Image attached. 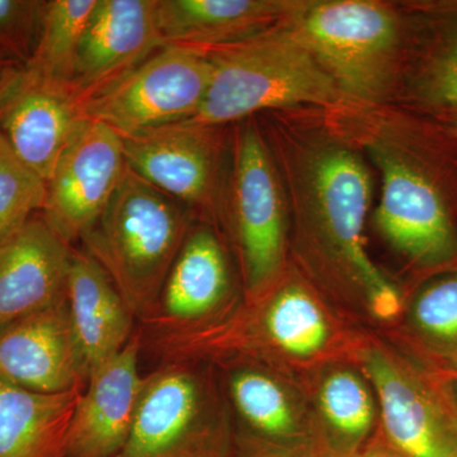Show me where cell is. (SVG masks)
<instances>
[{"instance_id":"obj_1","label":"cell","mask_w":457,"mask_h":457,"mask_svg":"<svg viewBox=\"0 0 457 457\" xmlns=\"http://www.w3.org/2000/svg\"><path fill=\"white\" fill-rule=\"evenodd\" d=\"M255 117L278 168L302 253L360 290L376 317L395 318L398 291L366 246L374 177L362 150L323 108H290Z\"/></svg>"},{"instance_id":"obj_2","label":"cell","mask_w":457,"mask_h":457,"mask_svg":"<svg viewBox=\"0 0 457 457\" xmlns=\"http://www.w3.org/2000/svg\"><path fill=\"white\" fill-rule=\"evenodd\" d=\"M330 120L380 173V197L372 221L396 253L420 266L449 261L457 249L449 196L418 150L416 129L395 104L343 102Z\"/></svg>"},{"instance_id":"obj_3","label":"cell","mask_w":457,"mask_h":457,"mask_svg":"<svg viewBox=\"0 0 457 457\" xmlns=\"http://www.w3.org/2000/svg\"><path fill=\"white\" fill-rule=\"evenodd\" d=\"M278 26L300 42L352 104H396L411 44L407 5L287 0Z\"/></svg>"},{"instance_id":"obj_4","label":"cell","mask_w":457,"mask_h":457,"mask_svg":"<svg viewBox=\"0 0 457 457\" xmlns=\"http://www.w3.org/2000/svg\"><path fill=\"white\" fill-rule=\"evenodd\" d=\"M194 216L126 164L84 251L107 273L140 324L153 318Z\"/></svg>"},{"instance_id":"obj_5","label":"cell","mask_w":457,"mask_h":457,"mask_svg":"<svg viewBox=\"0 0 457 457\" xmlns=\"http://www.w3.org/2000/svg\"><path fill=\"white\" fill-rule=\"evenodd\" d=\"M200 51L212 64V77L191 121L231 126L270 111L329 110L345 101L312 54L278 25L246 40Z\"/></svg>"},{"instance_id":"obj_6","label":"cell","mask_w":457,"mask_h":457,"mask_svg":"<svg viewBox=\"0 0 457 457\" xmlns=\"http://www.w3.org/2000/svg\"><path fill=\"white\" fill-rule=\"evenodd\" d=\"M230 420L204 362L161 363L145 375L125 447L114 457H228Z\"/></svg>"},{"instance_id":"obj_7","label":"cell","mask_w":457,"mask_h":457,"mask_svg":"<svg viewBox=\"0 0 457 457\" xmlns=\"http://www.w3.org/2000/svg\"><path fill=\"white\" fill-rule=\"evenodd\" d=\"M224 227L236 245L246 296L257 302L281 275L288 230L284 187L257 117L231 125Z\"/></svg>"},{"instance_id":"obj_8","label":"cell","mask_w":457,"mask_h":457,"mask_svg":"<svg viewBox=\"0 0 457 457\" xmlns=\"http://www.w3.org/2000/svg\"><path fill=\"white\" fill-rule=\"evenodd\" d=\"M126 164L186 207L195 220L224 225L231 126L186 121L121 137Z\"/></svg>"},{"instance_id":"obj_9","label":"cell","mask_w":457,"mask_h":457,"mask_svg":"<svg viewBox=\"0 0 457 457\" xmlns=\"http://www.w3.org/2000/svg\"><path fill=\"white\" fill-rule=\"evenodd\" d=\"M212 64L203 51L165 46L82 104L83 117L120 137L192 119L203 106Z\"/></svg>"},{"instance_id":"obj_10","label":"cell","mask_w":457,"mask_h":457,"mask_svg":"<svg viewBox=\"0 0 457 457\" xmlns=\"http://www.w3.org/2000/svg\"><path fill=\"white\" fill-rule=\"evenodd\" d=\"M86 121L73 88L33 71L4 64L0 71V135L45 182Z\"/></svg>"},{"instance_id":"obj_11","label":"cell","mask_w":457,"mask_h":457,"mask_svg":"<svg viewBox=\"0 0 457 457\" xmlns=\"http://www.w3.org/2000/svg\"><path fill=\"white\" fill-rule=\"evenodd\" d=\"M125 168L121 137L104 123L86 120L47 180L42 218L66 245L82 242L106 209Z\"/></svg>"},{"instance_id":"obj_12","label":"cell","mask_w":457,"mask_h":457,"mask_svg":"<svg viewBox=\"0 0 457 457\" xmlns=\"http://www.w3.org/2000/svg\"><path fill=\"white\" fill-rule=\"evenodd\" d=\"M233 273L218 228L195 222L186 237L145 332H182L210 326L230 314Z\"/></svg>"},{"instance_id":"obj_13","label":"cell","mask_w":457,"mask_h":457,"mask_svg":"<svg viewBox=\"0 0 457 457\" xmlns=\"http://www.w3.org/2000/svg\"><path fill=\"white\" fill-rule=\"evenodd\" d=\"M156 0H97L73 77L80 104L112 86L163 49Z\"/></svg>"},{"instance_id":"obj_14","label":"cell","mask_w":457,"mask_h":457,"mask_svg":"<svg viewBox=\"0 0 457 457\" xmlns=\"http://www.w3.org/2000/svg\"><path fill=\"white\" fill-rule=\"evenodd\" d=\"M0 380L42 394L86 386L88 371L66 297L0 332Z\"/></svg>"},{"instance_id":"obj_15","label":"cell","mask_w":457,"mask_h":457,"mask_svg":"<svg viewBox=\"0 0 457 457\" xmlns=\"http://www.w3.org/2000/svg\"><path fill=\"white\" fill-rule=\"evenodd\" d=\"M73 248L41 212L0 237V332L65 299Z\"/></svg>"},{"instance_id":"obj_16","label":"cell","mask_w":457,"mask_h":457,"mask_svg":"<svg viewBox=\"0 0 457 457\" xmlns=\"http://www.w3.org/2000/svg\"><path fill=\"white\" fill-rule=\"evenodd\" d=\"M141 332L92 370L71 422L68 457H114L130 437L145 376L139 370Z\"/></svg>"},{"instance_id":"obj_17","label":"cell","mask_w":457,"mask_h":457,"mask_svg":"<svg viewBox=\"0 0 457 457\" xmlns=\"http://www.w3.org/2000/svg\"><path fill=\"white\" fill-rule=\"evenodd\" d=\"M365 370L394 450L404 457H457V428L411 376L380 352L368 354Z\"/></svg>"},{"instance_id":"obj_18","label":"cell","mask_w":457,"mask_h":457,"mask_svg":"<svg viewBox=\"0 0 457 457\" xmlns=\"http://www.w3.org/2000/svg\"><path fill=\"white\" fill-rule=\"evenodd\" d=\"M66 299L89 376L128 345L137 319L107 273L84 249L73 248Z\"/></svg>"},{"instance_id":"obj_19","label":"cell","mask_w":457,"mask_h":457,"mask_svg":"<svg viewBox=\"0 0 457 457\" xmlns=\"http://www.w3.org/2000/svg\"><path fill=\"white\" fill-rule=\"evenodd\" d=\"M287 0H156L165 46L206 50L253 37L278 25Z\"/></svg>"},{"instance_id":"obj_20","label":"cell","mask_w":457,"mask_h":457,"mask_svg":"<svg viewBox=\"0 0 457 457\" xmlns=\"http://www.w3.org/2000/svg\"><path fill=\"white\" fill-rule=\"evenodd\" d=\"M84 387L42 394L0 380V457H68Z\"/></svg>"},{"instance_id":"obj_21","label":"cell","mask_w":457,"mask_h":457,"mask_svg":"<svg viewBox=\"0 0 457 457\" xmlns=\"http://www.w3.org/2000/svg\"><path fill=\"white\" fill-rule=\"evenodd\" d=\"M411 13V44L398 104L436 112L457 107V7Z\"/></svg>"},{"instance_id":"obj_22","label":"cell","mask_w":457,"mask_h":457,"mask_svg":"<svg viewBox=\"0 0 457 457\" xmlns=\"http://www.w3.org/2000/svg\"><path fill=\"white\" fill-rule=\"evenodd\" d=\"M231 405L246 426L270 440H284L297 431L296 408L284 384L260 366L236 363L228 369Z\"/></svg>"},{"instance_id":"obj_23","label":"cell","mask_w":457,"mask_h":457,"mask_svg":"<svg viewBox=\"0 0 457 457\" xmlns=\"http://www.w3.org/2000/svg\"><path fill=\"white\" fill-rule=\"evenodd\" d=\"M97 0H47L29 68L73 88L75 64Z\"/></svg>"},{"instance_id":"obj_24","label":"cell","mask_w":457,"mask_h":457,"mask_svg":"<svg viewBox=\"0 0 457 457\" xmlns=\"http://www.w3.org/2000/svg\"><path fill=\"white\" fill-rule=\"evenodd\" d=\"M319 408L328 426L350 441L368 436L374 425L375 404L365 381L350 370H337L319 389Z\"/></svg>"},{"instance_id":"obj_25","label":"cell","mask_w":457,"mask_h":457,"mask_svg":"<svg viewBox=\"0 0 457 457\" xmlns=\"http://www.w3.org/2000/svg\"><path fill=\"white\" fill-rule=\"evenodd\" d=\"M45 198L46 182L0 135V237L41 212Z\"/></svg>"},{"instance_id":"obj_26","label":"cell","mask_w":457,"mask_h":457,"mask_svg":"<svg viewBox=\"0 0 457 457\" xmlns=\"http://www.w3.org/2000/svg\"><path fill=\"white\" fill-rule=\"evenodd\" d=\"M45 0H0V62L27 64L37 46Z\"/></svg>"},{"instance_id":"obj_27","label":"cell","mask_w":457,"mask_h":457,"mask_svg":"<svg viewBox=\"0 0 457 457\" xmlns=\"http://www.w3.org/2000/svg\"><path fill=\"white\" fill-rule=\"evenodd\" d=\"M418 329L444 345H457V275L433 281L413 303Z\"/></svg>"},{"instance_id":"obj_28","label":"cell","mask_w":457,"mask_h":457,"mask_svg":"<svg viewBox=\"0 0 457 457\" xmlns=\"http://www.w3.org/2000/svg\"><path fill=\"white\" fill-rule=\"evenodd\" d=\"M437 114L444 125L445 132L457 139V107L438 111Z\"/></svg>"},{"instance_id":"obj_29","label":"cell","mask_w":457,"mask_h":457,"mask_svg":"<svg viewBox=\"0 0 457 457\" xmlns=\"http://www.w3.org/2000/svg\"><path fill=\"white\" fill-rule=\"evenodd\" d=\"M361 457H404L402 453H399L398 451L394 450L393 447L390 449H372L368 451V453H363Z\"/></svg>"},{"instance_id":"obj_30","label":"cell","mask_w":457,"mask_h":457,"mask_svg":"<svg viewBox=\"0 0 457 457\" xmlns=\"http://www.w3.org/2000/svg\"><path fill=\"white\" fill-rule=\"evenodd\" d=\"M5 62H0V71H2L3 66H4Z\"/></svg>"}]
</instances>
